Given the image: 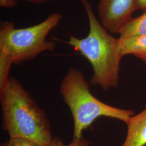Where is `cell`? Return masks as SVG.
I'll return each mask as SVG.
<instances>
[{
    "mask_svg": "<svg viewBox=\"0 0 146 146\" xmlns=\"http://www.w3.org/2000/svg\"><path fill=\"white\" fill-rule=\"evenodd\" d=\"M88 19L89 30L82 38L70 36L69 45L86 58L93 68L89 84L104 91L116 88L119 82L120 63L123 56L119 40L110 35L95 16L89 0H81Z\"/></svg>",
    "mask_w": 146,
    "mask_h": 146,
    "instance_id": "cell-2",
    "label": "cell"
},
{
    "mask_svg": "<svg viewBox=\"0 0 146 146\" xmlns=\"http://www.w3.org/2000/svg\"><path fill=\"white\" fill-rule=\"evenodd\" d=\"M0 146H40L33 141L22 138H10L9 140L3 142Z\"/></svg>",
    "mask_w": 146,
    "mask_h": 146,
    "instance_id": "cell-11",
    "label": "cell"
},
{
    "mask_svg": "<svg viewBox=\"0 0 146 146\" xmlns=\"http://www.w3.org/2000/svg\"><path fill=\"white\" fill-rule=\"evenodd\" d=\"M118 40L119 50L123 56L132 55L146 66V34L128 38L119 37Z\"/></svg>",
    "mask_w": 146,
    "mask_h": 146,
    "instance_id": "cell-7",
    "label": "cell"
},
{
    "mask_svg": "<svg viewBox=\"0 0 146 146\" xmlns=\"http://www.w3.org/2000/svg\"><path fill=\"white\" fill-rule=\"evenodd\" d=\"M2 128L10 138H22L40 146L52 140L49 121L31 94L14 77L0 89Z\"/></svg>",
    "mask_w": 146,
    "mask_h": 146,
    "instance_id": "cell-1",
    "label": "cell"
},
{
    "mask_svg": "<svg viewBox=\"0 0 146 146\" xmlns=\"http://www.w3.org/2000/svg\"><path fill=\"white\" fill-rule=\"evenodd\" d=\"M136 10L146 11V0H136Z\"/></svg>",
    "mask_w": 146,
    "mask_h": 146,
    "instance_id": "cell-13",
    "label": "cell"
},
{
    "mask_svg": "<svg viewBox=\"0 0 146 146\" xmlns=\"http://www.w3.org/2000/svg\"><path fill=\"white\" fill-rule=\"evenodd\" d=\"M127 133L122 146H146V108L125 123Z\"/></svg>",
    "mask_w": 146,
    "mask_h": 146,
    "instance_id": "cell-6",
    "label": "cell"
},
{
    "mask_svg": "<svg viewBox=\"0 0 146 146\" xmlns=\"http://www.w3.org/2000/svg\"><path fill=\"white\" fill-rule=\"evenodd\" d=\"M146 34V11L137 17H133L119 34L120 38L139 36Z\"/></svg>",
    "mask_w": 146,
    "mask_h": 146,
    "instance_id": "cell-8",
    "label": "cell"
},
{
    "mask_svg": "<svg viewBox=\"0 0 146 146\" xmlns=\"http://www.w3.org/2000/svg\"><path fill=\"white\" fill-rule=\"evenodd\" d=\"M46 146H90V142L83 136L77 140H73L72 142L65 145L58 137H54L52 141Z\"/></svg>",
    "mask_w": 146,
    "mask_h": 146,
    "instance_id": "cell-10",
    "label": "cell"
},
{
    "mask_svg": "<svg viewBox=\"0 0 146 146\" xmlns=\"http://www.w3.org/2000/svg\"><path fill=\"white\" fill-rule=\"evenodd\" d=\"M17 5L15 0H0V7L5 8H14Z\"/></svg>",
    "mask_w": 146,
    "mask_h": 146,
    "instance_id": "cell-12",
    "label": "cell"
},
{
    "mask_svg": "<svg viewBox=\"0 0 146 146\" xmlns=\"http://www.w3.org/2000/svg\"><path fill=\"white\" fill-rule=\"evenodd\" d=\"M89 84L82 71L73 67L60 85V93L74 120L73 140L82 137L83 131L100 117L114 118L126 123L135 114L133 110L118 108L96 99L90 92Z\"/></svg>",
    "mask_w": 146,
    "mask_h": 146,
    "instance_id": "cell-3",
    "label": "cell"
},
{
    "mask_svg": "<svg viewBox=\"0 0 146 146\" xmlns=\"http://www.w3.org/2000/svg\"><path fill=\"white\" fill-rule=\"evenodd\" d=\"M62 19L61 13H52L40 23L25 28H16L13 21H1L0 53L10 58L13 64H19L53 51L56 44L47 40V37Z\"/></svg>",
    "mask_w": 146,
    "mask_h": 146,
    "instance_id": "cell-4",
    "label": "cell"
},
{
    "mask_svg": "<svg viewBox=\"0 0 146 146\" xmlns=\"http://www.w3.org/2000/svg\"><path fill=\"white\" fill-rule=\"evenodd\" d=\"M97 10L104 28L110 33L119 34L133 18L136 0H99Z\"/></svg>",
    "mask_w": 146,
    "mask_h": 146,
    "instance_id": "cell-5",
    "label": "cell"
},
{
    "mask_svg": "<svg viewBox=\"0 0 146 146\" xmlns=\"http://www.w3.org/2000/svg\"><path fill=\"white\" fill-rule=\"evenodd\" d=\"M13 64L11 58L0 53V89L2 88L8 82L11 66Z\"/></svg>",
    "mask_w": 146,
    "mask_h": 146,
    "instance_id": "cell-9",
    "label": "cell"
},
{
    "mask_svg": "<svg viewBox=\"0 0 146 146\" xmlns=\"http://www.w3.org/2000/svg\"><path fill=\"white\" fill-rule=\"evenodd\" d=\"M17 2L18 1H27L35 5H42L48 2H49L52 0H15Z\"/></svg>",
    "mask_w": 146,
    "mask_h": 146,
    "instance_id": "cell-14",
    "label": "cell"
}]
</instances>
